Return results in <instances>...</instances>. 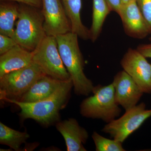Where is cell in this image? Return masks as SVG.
<instances>
[{
  "instance_id": "cell-1",
  "label": "cell",
  "mask_w": 151,
  "mask_h": 151,
  "mask_svg": "<svg viewBox=\"0 0 151 151\" xmlns=\"http://www.w3.org/2000/svg\"><path fill=\"white\" fill-rule=\"evenodd\" d=\"M73 86L70 78L63 81L50 96L37 102L25 103L14 100L6 101L19 107L21 112L19 115L22 120L32 119L42 126L49 127L59 122L60 112L67 104Z\"/></svg>"
},
{
  "instance_id": "cell-2",
  "label": "cell",
  "mask_w": 151,
  "mask_h": 151,
  "mask_svg": "<svg viewBox=\"0 0 151 151\" xmlns=\"http://www.w3.org/2000/svg\"><path fill=\"white\" fill-rule=\"evenodd\" d=\"M55 37L63 62L72 79L74 92L78 96H88L94 86L84 73L85 62L78 45V36L70 32Z\"/></svg>"
},
{
  "instance_id": "cell-3",
  "label": "cell",
  "mask_w": 151,
  "mask_h": 151,
  "mask_svg": "<svg viewBox=\"0 0 151 151\" xmlns=\"http://www.w3.org/2000/svg\"><path fill=\"white\" fill-rule=\"evenodd\" d=\"M19 16L12 38L18 45L30 51L34 50L46 34L41 9L19 4Z\"/></svg>"
},
{
  "instance_id": "cell-4",
  "label": "cell",
  "mask_w": 151,
  "mask_h": 151,
  "mask_svg": "<svg viewBox=\"0 0 151 151\" xmlns=\"http://www.w3.org/2000/svg\"><path fill=\"white\" fill-rule=\"evenodd\" d=\"M93 95L85 98L80 105V113L85 118L110 123L121 115L122 110L115 100L113 83L94 86Z\"/></svg>"
},
{
  "instance_id": "cell-5",
  "label": "cell",
  "mask_w": 151,
  "mask_h": 151,
  "mask_svg": "<svg viewBox=\"0 0 151 151\" xmlns=\"http://www.w3.org/2000/svg\"><path fill=\"white\" fill-rule=\"evenodd\" d=\"M35 63L0 77L1 99L18 100L39 78L45 75Z\"/></svg>"
},
{
  "instance_id": "cell-6",
  "label": "cell",
  "mask_w": 151,
  "mask_h": 151,
  "mask_svg": "<svg viewBox=\"0 0 151 151\" xmlns=\"http://www.w3.org/2000/svg\"><path fill=\"white\" fill-rule=\"evenodd\" d=\"M33 62L45 75L62 81L71 78L60 54L56 37L47 35L33 51Z\"/></svg>"
},
{
  "instance_id": "cell-7",
  "label": "cell",
  "mask_w": 151,
  "mask_h": 151,
  "mask_svg": "<svg viewBox=\"0 0 151 151\" xmlns=\"http://www.w3.org/2000/svg\"><path fill=\"white\" fill-rule=\"evenodd\" d=\"M151 117V109H146L145 104L141 103L128 111L119 119L106 124L102 131L111 138L122 143Z\"/></svg>"
},
{
  "instance_id": "cell-8",
  "label": "cell",
  "mask_w": 151,
  "mask_h": 151,
  "mask_svg": "<svg viewBox=\"0 0 151 151\" xmlns=\"http://www.w3.org/2000/svg\"><path fill=\"white\" fill-rule=\"evenodd\" d=\"M136 49L129 48L120 64L144 93H151V64Z\"/></svg>"
},
{
  "instance_id": "cell-9",
  "label": "cell",
  "mask_w": 151,
  "mask_h": 151,
  "mask_svg": "<svg viewBox=\"0 0 151 151\" xmlns=\"http://www.w3.org/2000/svg\"><path fill=\"white\" fill-rule=\"evenodd\" d=\"M46 35L56 37L71 32L70 21L61 0H42Z\"/></svg>"
},
{
  "instance_id": "cell-10",
  "label": "cell",
  "mask_w": 151,
  "mask_h": 151,
  "mask_svg": "<svg viewBox=\"0 0 151 151\" xmlns=\"http://www.w3.org/2000/svg\"><path fill=\"white\" fill-rule=\"evenodd\" d=\"M118 14L127 35L142 39L151 33V29L139 8L136 0L122 4Z\"/></svg>"
},
{
  "instance_id": "cell-11",
  "label": "cell",
  "mask_w": 151,
  "mask_h": 151,
  "mask_svg": "<svg viewBox=\"0 0 151 151\" xmlns=\"http://www.w3.org/2000/svg\"><path fill=\"white\" fill-rule=\"evenodd\" d=\"M112 83L116 102L125 111L137 105L144 94L133 78L124 70L115 76Z\"/></svg>"
},
{
  "instance_id": "cell-12",
  "label": "cell",
  "mask_w": 151,
  "mask_h": 151,
  "mask_svg": "<svg viewBox=\"0 0 151 151\" xmlns=\"http://www.w3.org/2000/svg\"><path fill=\"white\" fill-rule=\"evenodd\" d=\"M57 130L62 135L67 151H86L84 145L89 137L86 129L79 125L77 120L70 118L55 124Z\"/></svg>"
},
{
  "instance_id": "cell-13",
  "label": "cell",
  "mask_w": 151,
  "mask_h": 151,
  "mask_svg": "<svg viewBox=\"0 0 151 151\" xmlns=\"http://www.w3.org/2000/svg\"><path fill=\"white\" fill-rule=\"evenodd\" d=\"M33 51L19 45L0 55V77L12 71L21 69L33 62Z\"/></svg>"
},
{
  "instance_id": "cell-14",
  "label": "cell",
  "mask_w": 151,
  "mask_h": 151,
  "mask_svg": "<svg viewBox=\"0 0 151 151\" xmlns=\"http://www.w3.org/2000/svg\"><path fill=\"white\" fill-rule=\"evenodd\" d=\"M63 81L44 75L17 101L25 103L37 102L47 98L58 89Z\"/></svg>"
},
{
  "instance_id": "cell-15",
  "label": "cell",
  "mask_w": 151,
  "mask_h": 151,
  "mask_svg": "<svg viewBox=\"0 0 151 151\" xmlns=\"http://www.w3.org/2000/svg\"><path fill=\"white\" fill-rule=\"evenodd\" d=\"M65 13L69 19L71 32L83 40L90 39V30L81 19V0H61Z\"/></svg>"
},
{
  "instance_id": "cell-16",
  "label": "cell",
  "mask_w": 151,
  "mask_h": 151,
  "mask_svg": "<svg viewBox=\"0 0 151 151\" xmlns=\"http://www.w3.org/2000/svg\"><path fill=\"white\" fill-rule=\"evenodd\" d=\"M19 4L16 2L1 1L0 4V34L13 37L14 25L19 16Z\"/></svg>"
},
{
  "instance_id": "cell-17",
  "label": "cell",
  "mask_w": 151,
  "mask_h": 151,
  "mask_svg": "<svg viewBox=\"0 0 151 151\" xmlns=\"http://www.w3.org/2000/svg\"><path fill=\"white\" fill-rule=\"evenodd\" d=\"M111 11L106 0H93L92 24L89 29L90 40L92 42L100 36L105 19Z\"/></svg>"
},
{
  "instance_id": "cell-18",
  "label": "cell",
  "mask_w": 151,
  "mask_h": 151,
  "mask_svg": "<svg viewBox=\"0 0 151 151\" xmlns=\"http://www.w3.org/2000/svg\"><path fill=\"white\" fill-rule=\"evenodd\" d=\"M26 132H20L12 129L0 123V144L8 146L15 151H19L20 147L29 138Z\"/></svg>"
},
{
  "instance_id": "cell-19",
  "label": "cell",
  "mask_w": 151,
  "mask_h": 151,
  "mask_svg": "<svg viewBox=\"0 0 151 151\" xmlns=\"http://www.w3.org/2000/svg\"><path fill=\"white\" fill-rule=\"evenodd\" d=\"M96 151H126L123 143L113 139L104 137L97 132H94L92 135Z\"/></svg>"
},
{
  "instance_id": "cell-20",
  "label": "cell",
  "mask_w": 151,
  "mask_h": 151,
  "mask_svg": "<svg viewBox=\"0 0 151 151\" xmlns=\"http://www.w3.org/2000/svg\"><path fill=\"white\" fill-rule=\"evenodd\" d=\"M17 45L12 38L0 34V55L9 51Z\"/></svg>"
},
{
  "instance_id": "cell-21",
  "label": "cell",
  "mask_w": 151,
  "mask_h": 151,
  "mask_svg": "<svg viewBox=\"0 0 151 151\" xmlns=\"http://www.w3.org/2000/svg\"><path fill=\"white\" fill-rule=\"evenodd\" d=\"M143 16L151 29V0H136Z\"/></svg>"
},
{
  "instance_id": "cell-22",
  "label": "cell",
  "mask_w": 151,
  "mask_h": 151,
  "mask_svg": "<svg viewBox=\"0 0 151 151\" xmlns=\"http://www.w3.org/2000/svg\"><path fill=\"white\" fill-rule=\"evenodd\" d=\"M137 49L146 58H151V42L139 45L137 47Z\"/></svg>"
},
{
  "instance_id": "cell-23",
  "label": "cell",
  "mask_w": 151,
  "mask_h": 151,
  "mask_svg": "<svg viewBox=\"0 0 151 151\" xmlns=\"http://www.w3.org/2000/svg\"><path fill=\"white\" fill-rule=\"evenodd\" d=\"M1 1H9L19 3V4H24L38 8H42V0H1Z\"/></svg>"
},
{
  "instance_id": "cell-24",
  "label": "cell",
  "mask_w": 151,
  "mask_h": 151,
  "mask_svg": "<svg viewBox=\"0 0 151 151\" xmlns=\"http://www.w3.org/2000/svg\"><path fill=\"white\" fill-rule=\"evenodd\" d=\"M108 3L111 11L119 14L122 5V0H106Z\"/></svg>"
},
{
  "instance_id": "cell-25",
  "label": "cell",
  "mask_w": 151,
  "mask_h": 151,
  "mask_svg": "<svg viewBox=\"0 0 151 151\" xmlns=\"http://www.w3.org/2000/svg\"><path fill=\"white\" fill-rule=\"evenodd\" d=\"M132 1H133V0H122V4H126V3Z\"/></svg>"
},
{
  "instance_id": "cell-26",
  "label": "cell",
  "mask_w": 151,
  "mask_h": 151,
  "mask_svg": "<svg viewBox=\"0 0 151 151\" xmlns=\"http://www.w3.org/2000/svg\"><path fill=\"white\" fill-rule=\"evenodd\" d=\"M150 40L151 41V36L150 37Z\"/></svg>"
}]
</instances>
